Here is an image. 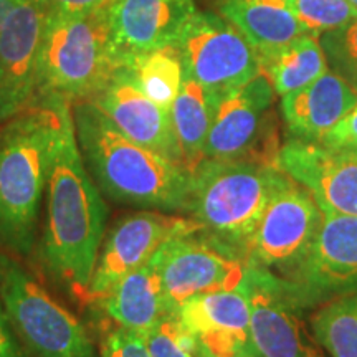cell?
Listing matches in <instances>:
<instances>
[{
    "instance_id": "obj_30",
    "label": "cell",
    "mask_w": 357,
    "mask_h": 357,
    "mask_svg": "<svg viewBox=\"0 0 357 357\" xmlns=\"http://www.w3.org/2000/svg\"><path fill=\"white\" fill-rule=\"evenodd\" d=\"M319 144L334 154L357 159V102L336 126L324 134Z\"/></svg>"
},
{
    "instance_id": "obj_33",
    "label": "cell",
    "mask_w": 357,
    "mask_h": 357,
    "mask_svg": "<svg viewBox=\"0 0 357 357\" xmlns=\"http://www.w3.org/2000/svg\"><path fill=\"white\" fill-rule=\"evenodd\" d=\"M15 2L17 0H0V29H2L3 22H6L8 12H10V8Z\"/></svg>"
},
{
    "instance_id": "obj_4",
    "label": "cell",
    "mask_w": 357,
    "mask_h": 357,
    "mask_svg": "<svg viewBox=\"0 0 357 357\" xmlns=\"http://www.w3.org/2000/svg\"><path fill=\"white\" fill-rule=\"evenodd\" d=\"M291 181L278 164L204 159L192 171L185 215L199 222L202 234L245 260L266 205Z\"/></svg>"
},
{
    "instance_id": "obj_28",
    "label": "cell",
    "mask_w": 357,
    "mask_h": 357,
    "mask_svg": "<svg viewBox=\"0 0 357 357\" xmlns=\"http://www.w3.org/2000/svg\"><path fill=\"white\" fill-rule=\"evenodd\" d=\"M319 42L334 71L357 88V19L342 29L319 35Z\"/></svg>"
},
{
    "instance_id": "obj_26",
    "label": "cell",
    "mask_w": 357,
    "mask_h": 357,
    "mask_svg": "<svg viewBox=\"0 0 357 357\" xmlns=\"http://www.w3.org/2000/svg\"><path fill=\"white\" fill-rule=\"evenodd\" d=\"M314 35L342 29L357 19L349 0H280Z\"/></svg>"
},
{
    "instance_id": "obj_10",
    "label": "cell",
    "mask_w": 357,
    "mask_h": 357,
    "mask_svg": "<svg viewBox=\"0 0 357 357\" xmlns=\"http://www.w3.org/2000/svg\"><path fill=\"white\" fill-rule=\"evenodd\" d=\"M280 278L303 310L357 293V217L324 213L310 248Z\"/></svg>"
},
{
    "instance_id": "obj_15",
    "label": "cell",
    "mask_w": 357,
    "mask_h": 357,
    "mask_svg": "<svg viewBox=\"0 0 357 357\" xmlns=\"http://www.w3.org/2000/svg\"><path fill=\"white\" fill-rule=\"evenodd\" d=\"M278 166L310 192L323 213L357 217V159L318 142L288 139L280 147Z\"/></svg>"
},
{
    "instance_id": "obj_2",
    "label": "cell",
    "mask_w": 357,
    "mask_h": 357,
    "mask_svg": "<svg viewBox=\"0 0 357 357\" xmlns=\"http://www.w3.org/2000/svg\"><path fill=\"white\" fill-rule=\"evenodd\" d=\"M73 123L88 174L123 205L185 215L192 172L124 136L93 101L73 102Z\"/></svg>"
},
{
    "instance_id": "obj_32",
    "label": "cell",
    "mask_w": 357,
    "mask_h": 357,
    "mask_svg": "<svg viewBox=\"0 0 357 357\" xmlns=\"http://www.w3.org/2000/svg\"><path fill=\"white\" fill-rule=\"evenodd\" d=\"M0 357H30L13 331L2 300H0Z\"/></svg>"
},
{
    "instance_id": "obj_1",
    "label": "cell",
    "mask_w": 357,
    "mask_h": 357,
    "mask_svg": "<svg viewBox=\"0 0 357 357\" xmlns=\"http://www.w3.org/2000/svg\"><path fill=\"white\" fill-rule=\"evenodd\" d=\"M71 105L65 109L48 167L40 258L48 275L84 306L105 238L108 205L79 153Z\"/></svg>"
},
{
    "instance_id": "obj_13",
    "label": "cell",
    "mask_w": 357,
    "mask_h": 357,
    "mask_svg": "<svg viewBox=\"0 0 357 357\" xmlns=\"http://www.w3.org/2000/svg\"><path fill=\"white\" fill-rule=\"evenodd\" d=\"M323 217L310 192L291 181L266 205L245 252L247 265L284 275L310 248Z\"/></svg>"
},
{
    "instance_id": "obj_31",
    "label": "cell",
    "mask_w": 357,
    "mask_h": 357,
    "mask_svg": "<svg viewBox=\"0 0 357 357\" xmlns=\"http://www.w3.org/2000/svg\"><path fill=\"white\" fill-rule=\"evenodd\" d=\"M116 0H48V15L82 17L100 10H108Z\"/></svg>"
},
{
    "instance_id": "obj_27",
    "label": "cell",
    "mask_w": 357,
    "mask_h": 357,
    "mask_svg": "<svg viewBox=\"0 0 357 357\" xmlns=\"http://www.w3.org/2000/svg\"><path fill=\"white\" fill-rule=\"evenodd\" d=\"M151 357H197L177 314H167L144 336Z\"/></svg>"
},
{
    "instance_id": "obj_14",
    "label": "cell",
    "mask_w": 357,
    "mask_h": 357,
    "mask_svg": "<svg viewBox=\"0 0 357 357\" xmlns=\"http://www.w3.org/2000/svg\"><path fill=\"white\" fill-rule=\"evenodd\" d=\"M48 0H17L0 29V123L37 100V63Z\"/></svg>"
},
{
    "instance_id": "obj_25",
    "label": "cell",
    "mask_w": 357,
    "mask_h": 357,
    "mask_svg": "<svg viewBox=\"0 0 357 357\" xmlns=\"http://www.w3.org/2000/svg\"><path fill=\"white\" fill-rule=\"evenodd\" d=\"M310 329L329 357H357V293L316 306Z\"/></svg>"
},
{
    "instance_id": "obj_12",
    "label": "cell",
    "mask_w": 357,
    "mask_h": 357,
    "mask_svg": "<svg viewBox=\"0 0 357 357\" xmlns=\"http://www.w3.org/2000/svg\"><path fill=\"white\" fill-rule=\"evenodd\" d=\"M202 230L194 218L160 211H141L119 218L101 243L88 305H98L109 289L128 273L153 258L172 238Z\"/></svg>"
},
{
    "instance_id": "obj_23",
    "label": "cell",
    "mask_w": 357,
    "mask_h": 357,
    "mask_svg": "<svg viewBox=\"0 0 357 357\" xmlns=\"http://www.w3.org/2000/svg\"><path fill=\"white\" fill-rule=\"evenodd\" d=\"M261 73L273 86L276 96L307 86L328 71V58L319 35L306 33L283 47L260 56Z\"/></svg>"
},
{
    "instance_id": "obj_5",
    "label": "cell",
    "mask_w": 357,
    "mask_h": 357,
    "mask_svg": "<svg viewBox=\"0 0 357 357\" xmlns=\"http://www.w3.org/2000/svg\"><path fill=\"white\" fill-rule=\"evenodd\" d=\"M116 70L109 8L82 17H47L38 48L37 100H93Z\"/></svg>"
},
{
    "instance_id": "obj_19",
    "label": "cell",
    "mask_w": 357,
    "mask_h": 357,
    "mask_svg": "<svg viewBox=\"0 0 357 357\" xmlns=\"http://www.w3.org/2000/svg\"><path fill=\"white\" fill-rule=\"evenodd\" d=\"M357 102V88L328 70L307 86L281 96V114L289 139L321 142Z\"/></svg>"
},
{
    "instance_id": "obj_20",
    "label": "cell",
    "mask_w": 357,
    "mask_h": 357,
    "mask_svg": "<svg viewBox=\"0 0 357 357\" xmlns=\"http://www.w3.org/2000/svg\"><path fill=\"white\" fill-rule=\"evenodd\" d=\"M109 319L121 328L144 334L169 312L153 258L121 278L98 303Z\"/></svg>"
},
{
    "instance_id": "obj_11",
    "label": "cell",
    "mask_w": 357,
    "mask_h": 357,
    "mask_svg": "<svg viewBox=\"0 0 357 357\" xmlns=\"http://www.w3.org/2000/svg\"><path fill=\"white\" fill-rule=\"evenodd\" d=\"M250 339L258 357H329L303 319V306L273 271L248 266Z\"/></svg>"
},
{
    "instance_id": "obj_6",
    "label": "cell",
    "mask_w": 357,
    "mask_h": 357,
    "mask_svg": "<svg viewBox=\"0 0 357 357\" xmlns=\"http://www.w3.org/2000/svg\"><path fill=\"white\" fill-rule=\"evenodd\" d=\"M0 300L30 357H100L82 321L6 252H0Z\"/></svg>"
},
{
    "instance_id": "obj_29",
    "label": "cell",
    "mask_w": 357,
    "mask_h": 357,
    "mask_svg": "<svg viewBox=\"0 0 357 357\" xmlns=\"http://www.w3.org/2000/svg\"><path fill=\"white\" fill-rule=\"evenodd\" d=\"M100 357H151L144 337L121 326H106L98 347Z\"/></svg>"
},
{
    "instance_id": "obj_9",
    "label": "cell",
    "mask_w": 357,
    "mask_h": 357,
    "mask_svg": "<svg viewBox=\"0 0 357 357\" xmlns=\"http://www.w3.org/2000/svg\"><path fill=\"white\" fill-rule=\"evenodd\" d=\"M153 261L172 314L200 294L240 288L248 268L238 253L202 231L172 238L155 253Z\"/></svg>"
},
{
    "instance_id": "obj_34",
    "label": "cell",
    "mask_w": 357,
    "mask_h": 357,
    "mask_svg": "<svg viewBox=\"0 0 357 357\" xmlns=\"http://www.w3.org/2000/svg\"><path fill=\"white\" fill-rule=\"evenodd\" d=\"M235 357H258V356H257L255 351H245V352H240V354L235 356Z\"/></svg>"
},
{
    "instance_id": "obj_7",
    "label": "cell",
    "mask_w": 357,
    "mask_h": 357,
    "mask_svg": "<svg viewBox=\"0 0 357 357\" xmlns=\"http://www.w3.org/2000/svg\"><path fill=\"white\" fill-rule=\"evenodd\" d=\"M172 47L181 56L184 77L220 98L261 73L253 45L217 13L195 12Z\"/></svg>"
},
{
    "instance_id": "obj_16",
    "label": "cell",
    "mask_w": 357,
    "mask_h": 357,
    "mask_svg": "<svg viewBox=\"0 0 357 357\" xmlns=\"http://www.w3.org/2000/svg\"><path fill=\"white\" fill-rule=\"evenodd\" d=\"M195 12L194 0H116L109 8V32L118 68L172 45Z\"/></svg>"
},
{
    "instance_id": "obj_3",
    "label": "cell",
    "mask_w": 357,
    "mask_h": 357,
    "mask_svg": "<svg viewBox=\"0 0 357 357\" xmlns=\"http://www.w3.org/2000/svg\"><path fill=\"white\" fill-rule=\"evenodd\" d=\"M68 105L63 98H38L0 123V252L32 255L48 167Z\"/></svg>"
},
{
    "instance_id": "obj_22",
    "label": "cell",
    "mask_w": 357,
    "mask_h": 357,
    "mask_svg": "<svg viewBox=\"0 0 357 357\" xmlns=\"http://www.w3.org/2000/svg\"><path fill=\"white\" fill-rule=\"evenodd\" d=\"M218 101L220 96L184 77L181 91L169 109L184 166L190 172L205 159V144Z\"/></svg>"
},
{
    "instance_id": "obj_18",
    "label": "cell",
    "mask_w": 357,
    "mask_h": 357,
    "mask_svg": "<svg viewBox=\"0 0 357 357\" xmlns=\"http://www.w3.org/2000/svg\"><path fill=\"white\" fill-rule=\"evenodd\" d=\"M95 105L129 139L164 158L184 164L172 128L171 111L151 101L134 83L131 73L121 66L98 95Z\"/></svg>"
},
{
    "instance_id": "obj_21",
    "label": "cell",
    "mask_w": 357,
    "mask_h": 357,
    "mask_svg": "<svg viewBox=\"0 0 357 357\" xmlns=\"http://www.w3.org/2000/svg\"><path fill=\"white\" fill-rule=\"evenodd\" d=\"M218 12L253 45L258 56L311 33L280 0H217Z\"/></svg>"
},
{
    "instance_id": "obj_24",
    "label": "cell",
    "mask_w": 357,
    "mask_h": 357,
    "mask_svg": "<svg viewBox=\"0 0 357 357\" xmlns=\"http://www.w3.org/2000/svg\"><path fill=\"white\" fill-rule=\"evenodd\" d=\"M124 68L151 101L162 109H171L184 79L181 56L172 45L142 53Z\"/></svg>"
},
{
    "instance_id": "obj_17",
    "label": "cell",
    "mask_w": 357,
    "mask_h": 357,
    "mask_svg": "<svg viewBox=\"0 0 357 357\" xmlns=\"http://www.w3.org/2000/svg\"><path fill=\"white\" fill-rule=\"evenodd\" d=\"M197 357H235L253 351L250 303L243 288L200 294L177 311Z\"/></svg>"
},
{
    "instance_id": "obj_8",
    "label": "cell",
    "mask_w": 357,
    "mask_h": 357,
    "mask_svg": "<svg viewBox=\"0 0 357 357\" xmlns=\"http://www.w3.org/2000/svg\"><path fill=\"white\" fill-rule=\"evenodd\" d=\"M275 96L263 73L222 96L205 144V159L278 164L281 146L273 123Z\"/></svg>"
},
{
    "instance_id": "obj_35",
    "label": "cell",
    "mask_w": 357,
    "mask_h": 357,
    "mask_svg": "<svg viewBox=\"0 0 357 357\" xmlns=\"http://www.w3.org/2000/svg\"><path fill=\"white\" fill-rule=\"evenodd\" d=\"M349 2L352 3V6H354V7L357 8V0H349Z\"/></svg>"
}]
</instances>
